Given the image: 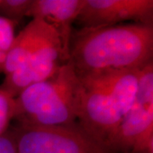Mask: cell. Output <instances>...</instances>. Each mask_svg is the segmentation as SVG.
<instances>
[{"instance_id": "1", "label": "cell", "mask_w": 153, "mask_h": 153, "mask_svg": "<svg viewBox=\"0 0 153 153\" xmlns=\"http://www.w3.org/2000/svg\"><path fill=\"white\" fill-rule=\"evenodd\" d=\"M68 62L79 77L141 70L153 62V25L125 23L72 31Z\"/></svg>"}, {"instance_id": "2", "label": "cell", "mask_w": 153, "mask_h": 153, "mask_svg": "<svg viewBox=\"0 0 153 153\" xmlns=\"http://www.w3.org/2000/svg\"><path fill=\"white\" fill-rule=\"evenodd\" d=\"M141 70L78 76L83 87L78 123L105 149L135 99Z\"/></svg>"}, {"instance_id": "3", "label": "cell", "mask_w": 153, "mask_h": 153, "mask_svg": "<svg viewBox=\"0 0 153 153\" xmlns=\"http://www.w3.org/2000/svg\"><path fill=\"white\" fill-rule=\"evenodd\" d=\"M83 87L70 62L49 78L25 88L15 98L14 120L27 126L79 125Z\"/></svg>"}, {"instance_id": "4", "label": "cell", "mask_w": 153, "mask_h": 153, "mask_svg": "<svg viewBox=\"0 0 153 153\" xmlns=\"http://www.w3.org/2000/svg\"><path fill=\"white\" fill-rule=\"evenodd\" d=\"M17 153H111L88 135L80 125L27 126L11 129Z\"/></svg>"}, {"instance_id": "5", "label": "cell", "mask_w": 153, "mask_h": 153, "mask_svg": "<svg viewBox=\"0 0 153 153\" xmlns=\"http://www.w3.org/2000/svg\"><path fill=\"white\" fill-rule=\"evenodd\" d=\"M153 133V62L140 73L135 99L106 143L111 153H129L135 144Z\"/></svg>"}, {"instance_id": "6", "label": "cell", "mask_w": 153, "mask_h": 153, "mask_svg": "<svg viewBox=\"0 0 153 153\" xmlns=\"http://www.w3.org/2000/svg\"><path fill=\"white\" fill-rule=\"evenodd\" d=\"M76 22L81 28L129 23L153 25L152 0H84Z\"/></svg>"}, {"instance_id": "7", "label": "cell", "mask_w": 153, "mask_h": 153, "mask_svg": "<svg viewBox=\"0 0 153 153\" xmlns=\"http://www.w3.org/2000/svg\"><path fill=\"white\" fill-rule=\"evenodd\" d=\"M67 61L57 36L38 49L26 64L4 76L0 88L16 98L25 88L53 76Z\"/></svg>"}, {"instance_id": "8", "label": "cell", "mask_w": 153, "mask_h": 153, "mask_svg": "<svg viewBox=\"0 0 153 153\" xmlns=\"http://www.w3.org/2000/svg\"><path fill=\"white\" fill-rule=\"evenodd\" d=\"M84 0H32L27 17L43 20L55 29L60 37L67 60L72 33V24L76 22Z\"/></svg>"}, {"instance_id": "9", "label": "cell", "mask_w": 153, "mask_h": 153, "mask_svg": "<svg viewBox=\"0 0 153 153\" xmlns=\"http://www.w3.org/2000/svg\"><path fill=\"white\" fill-rule=\"evenodd\" d=\"M59 36L54 28L41 19L33 18L16 35L6 55L4 74H10L26 64L34 54L51 39Z\"/></svg>"}, {"instance_id": "10", "label": "cell", "mask_w": 153, "mask_h": 153, "mask_svg": "<svg viewBox=\"0 0 153 153\" xmlns=\"http://www.w3.org/2000/svg\"><path fill=\"white\" fill-rule=\"evenodd\" d=\"M32 0H1V16L18 23L24 17H27Z\"/></svg>"}, {"instance_id": "11", "label": "cell", "mask_w": 153, "mask_h": 153, "mask_svg": "<svg viewBox=\"0 0 153 153\" xmlns=\"http://www.w3.org/2000/svg\"><path fill=\"white\" fill-rule=\"evenodd\" d=\"M16 22L0 16V73L4 72L6 55L16 38Z\"/></svg>"}, {"instance_id": "12", "label": "cell", "mask_w": 153, "mask_h": 153, "mask_svg": "<svg viewBox=\"0 0 153 153\" xmlns=\"http://www.w3.org/2000/svg\"><path fill=\"white\" fill-rule=\"evenodd\" d=\"M15 98L0 88V135L9 129V125L14 120Z\"/></svg>"}, {"instance_id": "13", "label": "cell", "mask_w": 153, "mask_h": 153, "mask_svg": "<svg viewBox=\"0 0 153 153\" xmlns=\"http://www.w3.org/2000/svg\"><path fill=\"white\" fill-rule=\"evenodd\" d=\"M0 153H17L16 139L12 130L8 129L0 135Z\"/></svg>"}, {"instance_id": "14", "label": "cell", "mask_w": 153, "mask_h": 153, "mask_svg": "<svg viewBox=\"0 0 153 153\" xmlns=\"http://www.w3.org/2000/svg\"><path fill=\"white\" fill-rule=\"evenodd\" d=\"M0 2H1V0H0Z\"/></svg>"}]
</instances>
